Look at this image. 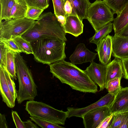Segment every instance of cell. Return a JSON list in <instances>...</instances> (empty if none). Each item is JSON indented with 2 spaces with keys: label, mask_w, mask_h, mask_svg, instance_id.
<instances>
[{
  "label": "cell",
  "mask_w": 128,
  "mask_h": 128,
  "mask_svg": "<svg viewBox=\"0 0 128 128\" xmlns=\"http://www.w3.org/2000/svg\"><path fill=\"white\" fill-rule=\"evenodd\" d=\"M66 34L55 14L49 12L42 13L32 26L22 36L30 42L48 37L56 38L66 42Z\"/></svg>",
  "instance_id": "obj_2"
},
{
  "label": "cell",
  "mask_w": 128,
  "mask_h": 128,
  "mask_svg": "<svg viewBox=\"0 0 128 128\" xmlns=\"http://www.w3.org/2000/svg\"><path fill=\"white\" fill-rule=\"evenodd\" d=\"M104 2L112 10L114 14L118 15L128 3V0H104Z\"/></svg>",
  "instance_id": "obj_24"
},
{
  "label": "cell",
  "mask_w": 128,
  "mask_h": 128,
  "mask_svg": "<svg viewBox=\"0 0 128 128\" xmlns=\"http://www.w3.org/2000/svg\"><path fill=\"white\" fill-rule=\"evenodd\" d=\"M16 74L18 82L17 101L21 104L26 100H34L38 95L37 86L31 72L20 53L15 55Z\"/></svg>",
  "instance_id": "obj_4"
},
{
  "label": "cell",
  "mask_w": 128,
  "mask_h": 128,
  "mask_svg": "<svg viewBox=\"0 0 128 128\" xmlns=\"http://www.w3.org/2000/svg\"><path fill=\"white\" fill-rule=\"evenodd\" d=\"M8 128V125L5 115L0 113V128Z\"/></svg>",
  "instance_id": "obj_39"
},
{
  "label": "cell",
  "mask_w": 128,
  "mask_h": 128,
  "mask_svg": "<svg viewBox=\"0 0 128 128\" xmlns=\"http://www.w3.org/2000/svg\"><path fill=\"white\" fill-rule=\"evenodd\" d=\"M62 1L63 2H64V3H65V0H62Z\"/></svg>",
  "instance_id": "obj_44"
},
{
  "label": "cell",
  "mask_w": 128,
  "mask_h": 128,
  "mask_svg": "<svg viewBox=\"0 0 128 128\" xmlns=\"http://www.w3.org/2000/svg\"><path fill=\"white\" fill-rule=\"evenodd\" d=\"M112 54L121 59L128 58V37L114 34L112 36Z\"/></svg>",
  "instance_id": "obj_13"
},
{
  "label": "cell",
  "mask_w": 128,
  "mask_h": 128,
  "mask_svg": "<svg viewBox=\"0 0 128 128\" xmlns=\"http://www.w3.org/2000/svg\"><path fill=\"white\" fill-rule=\"evenodd\" d=\"M66 20L63 26L65 32L77 37L83 32L84 24L77 16L66 15Z\"/></svg>",
  "instance_id": "obj_15"
},
{
  "label": "cell",
  "mask_w": 128,
  "mask_h": 128,
  "mask_svg": "<svg viewBox=\"0 0 128 128\" xmlns=\"http://www.w3.org/2000/svg\"><path fill=\"white\" fill-rule=\"evenodd\" d=\"M114 96L110 107V114L128 112V87L121 86Z\"/></svg>",
  "instance_id": "obj_12"
},
{
  "label": "cell",
  "mask_w": 128,
  "mask_h": 128,
  "mask_svg": "<svg viewBox=\"0 0 128 128\" xmlns=\"http://www.w3.org/2000/svg\"><path fill=\"white\" fill-rule=\"evenodd\" d=\"M31 120L41 128H64L58 124L51 122L47 120L36 117L30 116Z\"/></svg>",
  "instance_id": "obj_27"
},
{
  "label": "cell",
  "mask_w": 128,
  "mask_h": 128,
  "mask_svg": "<svg viewBox=\"0 0 128 128\" xmlns=\"http://www.w3.org/2000/svg\"><path fill=\"white\" fill-rule=\"evenodd\" d=\"M4 68L8 86L14 99L15 100L17 97V92L16 89L15 83L13 79H12L6 69Z\"/></svg>",
  "instance_id": "obj_32"
},
{
  "label": "cell",
  "mask_w": 128,
  "mask_h": 128,
  "mask_svg": "<svg viewBox=\"0 0 128 128\" xmlns=\"http://www.w3.org/2000/svg\"><path fill=\"white\" fill-rule=\"evenodd\" d=\"M65 41L56 38H40L30 42L34 59L37 62L50 65L64 60Z\"/></svg>",
  "instance_id": "obj_3"
},
{
  "label": "cell",
  "mask_w": 128,
  "mask_h": 128,
  "mask_svg": "<svg viewBox=\"0 0 128 128\" xmlns=\"http://www.w3.org/2000/svg\"><path fill=\"white\" fill-rule=\"evenodd\" d=\"M113 115L114 113L106 117L97 128H109Z\"/></svg>",
  "instance_id": "obj_36"
},
{
  "label": "cell",
  "mask_w": 128,
  "mask_h": 128,
  "mask_svg": "<svg viewBox=\"0 0 128 128\" xmlns=\"http://www.w3.org/2000/svg\"><path fill=\"white\" fill-rule=\"evenodd\" d=\"M32 120H28L26 122H24L25 128H38L39 127L33 123Z\"/></svg>",
  "instance_id": "obj_40"
},
{
  "label": "cell",
  "mask_w": 128,
  "mask_h": 128,
  "mask_svg": "<svg viewBox=\"0 0 128 128\" xmlns=\"http://www.w3.org/2000/svg\"><path fill=\"white\" fill-rule=\"evenodd\" d=\"M107 64H97L93 61L84 70L92 80L99 86V91L105 88Z\"/></svg>",
  "instance_id": "obj_10"
},
{
  "label": "cell",
  "mask_w": 128,
  "mask_h": 128,
  "mask_svg": "<svg viewBox=\"0 0 128 128\" xmlns=\"http://www.w3.org/2000/svg\"><path fill=\"white\" fill-rule=\"evenodd\" d=\"M118 128H128V112H126L122 123Z\"/></svg>",
  "instance_id": "obj_41"
},
{
  "label": "cell",
  "mask_w": 128,
  "mask_h": 128,
  "mask_svg": "<svg viewBox=\"0 0 128 128\" xmlns=\"http://www.w3.org/2000/svg\"><path fill=\"white\" fill-rule=\"evenodd\" d=\"M110 114V107L104 106L96 108L86 113L82 118L86 128H97L102 121Z\"/></svg>",
  "instance_id": "obj_9"
},
{
  "label": "cell",
  "mask_w": 128,
  "mask_h": 128,
  "mask_svg": "<svg viewBox=\"0 0 128 128\" xmlns=\"http://www.w3.org/2000/svg\"><path fill=\"white\" fill-rule=\"evenodd\" d=\"M54 8V13L56 15L66 16L64 6V4L62 0H52Z\"/></svg>",
  "instance_id": "obj_33"
},
{
  "label": "cell",
  "mask_w": 128,
  "mask_h": 128,
  "mask_svg": "<svg viewBox=\"0 0 128 128\" xmlns=\"http://www.w3.org/2000/svg\"><path fill=\"white\" fill-rule=\"evenodd\" d=\"M12 115L13 120L16 128H25L24 122L21 120L16 111L12 110Z\"/></svg>",
  "instance_id": "obj_35"
},
{
  "label": "cell",
  "mask_w": 128,
  "mask_h": 128,
  "mask_svg": "<svg viewBox=\"0 0 128 128\" xmlns=\"http://www.w3.org/2000/svg\"><path fill=\"white\" fill-rule=\"evenodd\" d=\"M28 6L23 0H16L10 13V18H20L25 17Z\"/></svg>",
  "instance_id": "obj_20"
},
{
  "label": "cell",
  "mask_w": 128,
  "mask_h": 128,
  "mask_svg": "<svg viewBox=\"0 0 128 128\" xmlns=\"http://www.w3.org/2000/svg\"><path fill=\"white\" fill-rule=\"evenodd\" d=\"M128 24V3L120 14L114 18L113 28L114 34L117 35Z\"/></svg>",
  "instance_id": "obj_19"
},
{
  "label": "cell",
  "mask_w": 128,
  "mask_h": 128,
  "mask_svg": "<svg viewBox=\"0 0 128 128\" xmlns=\"http://www.w3.org/2000/svg\"><path fill=\"white\" fill-rule=\"evenodd\" d=\"M126 112L114 113L109 128H118L122 123Z\"/></svg>",
  "instance_id": "obj_31"
},
{
  "label": "cell",
  "mask_w": 128,
  "mask_h": 128,
  "mask_svg": "<svg viewBox=\"0 0 128 128\" xmlns=\"http://www.w3.org/2000/svg\"><path fill=\"white\" fill-rule=\"evenodd\" d=\"M0 42L3 44L4 48L10 50L15 53H20L22 50L14 41L13 39H5L0 38Z\"/></svg>",
  "instance_id": "obj_29"
},
{
  "label": "cell",
  "mask_w": 128,
  "mask_h": 128,
  "mask_svg": "<svg viewBox=\"0 0 128 128\" xmlns=\"http://www.w3.org/2000/svg\"><path fill=\"white\" fill-rule=\"evenodd\" d=\"M56 16L58 21L63 26L65 23L66 18V16L62 15H56Z\"/></svg>",
  "instance_id": "obj_43"
},
{
  "label": "cell",
  "mask_w": 128,
  "mask_h": 128,
  "mask_svg": "<svg viewBox=\"0 0 128 128\" xmlns=\"http://www.w3.org/2000/svg\"><path fill=\"white\" fill-rule=\"evenodd\" d=\"M47 1L48 3L49 4L50 0H47Z\"/></svg>",
  "instance_id": "obj_45"
},
{
  "label": "cell",
  "mask_w": 128,
  "mask_h": 128,
  "mask_svg": "<svg viewBox=\"0 0 128 128\" xmlns=\"http://www.w3.org/2000/svg\"><path fill=\"white\" fill-rule=\"evenodd\" d=\"M0 66H2L4 68H6L7 49L4 47L3 44L1 42L0 43Z\"/></svg>",
  "instance_id": "obj_34"
},
{
  "label": "cell",
  "mask_w": 128,
  "mask_h": 128,
  "mask_svg": "<svg viewBox=\"0 0 128 128\" xmlns=\"http://www.w3.org/2000/svg\"><path fill=\"white\" fill-rule=\"evenodd\" d=\"M104 1L96 0L88 8L86 19L95 32L113 21L114 14Z\"/></svg>",
  "instance_id": "obj_6"
},
{
  "label": "cell",
  "mask_w": 128,
  "mask_h": 128,
  "mask_svg": "<svg viewBox=\"0 0 128 128\" xmlns=\"http://www.w3.org/2000/svg\"><path fill=\"white\" fill-rule=\"evenodd\" d=\"M28 7H34L44 10L49 6L47 0H23Z\"/></svg>",
  "instance_id": "obj_30"
},
{
  "label": "cell",
  "mask_w": 128,
  "mask_h": 128,
  "mask_svg": "<svg viewBox=\"0 0 128 128\" xmlns=\"http://www.w3.org/2000/svg\"><path fill=\"white\" fill-rule=\"evenodd\" d=\"M16 0H0V22L10 19V13Z\"/></svg>",
  "instance_id": "obj_22"
},
{
  "label": "cell",
  "mask_w": 128,
  "mask_h": 128,
  "mask_svg": "<svg viewBox=\"0 0 128 128\" xmlns=\"http://www.w3.org/2000/svg\"><path fill=\"white\" fill-rule=\"evenodd\" d=\"M35 20L25 17L0 22V38L10 39L22 36L31 28Z\"/></svg>",
  "instance_id": "obj_7"
},
{
  "label": "cell",
  "mask_w": 128,
  "mask_h": 128,
  "mask_svg": "<svg viewBox=\"0 0 128 128\" xmlns=\"http://www.w3.org/2000/svg\"><path fill=\"white\" fill-rule=\"evenodd\" d=\"M49 65L50 72L53 76L62 83L68 85L72 89L81 92L94 94L98 91L96 84L84 70L71 62L63 60Z\"/></svg>",
  "instance_id": "obj_1"
},
{
  "label": "cell",
  "mask_w": 128,
  "mask_h": 128,
  "mask_svg": "<svg viewBox=\"0 0 128 128\" xmlns=\"http://www.w3.org/2000/svg\"><path fill=\"white\" fill-rule=\"evenodd\" d=\"M113 28V23L110 22L98 31L95 32L94 35L89 38V42L96 45L100 41L111 32Z\"/></svg>",
  "instance_id": "obj_21"
},
{
  "label": "cell",
  "mask_w": 128,
  "mask_h": 128,
  "mask_svg": "<svg viewBox=\"0 0 128 128\" xmlns=\"http://www.w3.org/2000/svg\"><path fill=\"white\" fill-rule=\"evenodd\" d=\"M0 92L2 101L10 108L15 106V101L10 90L6 80L3 67L0 66Z\"/></svg>",
  "instance_id": "obj_16"
},
{
  "label": "cell",
  "mask_w": 128,
  "mask_h": 128,
  "mask_svg": "<svg viewBox=\"0 0 128 128\" xmlns=\"http://www.w3.org/2000/svg\"><path fill=\"white\" fill-rule=\"evenodd\" d=\"M16 53L7 49L6 69L12 78L17 80L15 55Z\"/></svg>",
  "instance_id": "obj_23"
},
{
  "label": "cell",
  "mask_w": 128,
  "mask_h": 128,
  "mask_svg": "<svg viewBox=\"0 0 128 128\" xmlns=\"http://www.w3.org/2000/svg\"><path fill=\"white\" fill-rule=\"evenodd\" d=\"M95 50L101 64L106 65L110 63L112 54V36L108 34L101 40Z\"/></svg>",
  "instance_id": "obj_14"
},
{
  "label": "cell",
  "mask_w": 128,
  "mask_h": 128,
  "mask_svg": "<svg viewBox=\"0 0 128 128\" xmlns=\"http://www.w3.org/2000/svg\"><path fill=\"white\" fill-rule=\"evenodd\" d=\"M121 79L117 78L110 80L105 86L108 92L115 94L120 89Z\"/></svg>",
  "instance_id": "obj_26"
},
{
  "label": "cell",
  "mask_w": 128,
  "mask_h": 128,
  "mask_svg": "<svg viewBox=\"0 0 128 128\" xmlns=\"http://www.w3.org/2000/svg\"><path fill=\"white\" fill-rule=\"evenodd\" d=\"M44 10L34 7H28L25 17L34 20H38Z\"/></svg>",
  "instance_id": "obj_28"
},
{
  "label": "cell",
  "mask_w": 128,
  "mask_h": 128,
  "mask_svg": "<svg viewBox=\"0 0 128 128\" xmlns=\"http://www.w3.org/2000/svg\"><path fill=\"white\" fill-rule=\"evenodd\" d=\"M25 109L30 116L47 120L58 124L64 125L68 118L67 111L57 110L42 102L34 100L27 102Z\"/></svg>",
  "instance_id": "obj_5"
},
{
  "label": "cell",
  "mask_w": 128,
  "mask_h": 128,
  "mask_svg": "<svg viewBox=\"0 0 128 128\" xmlns=\"http://www.w3.org/2000/svg\"><path fill=\"white\" fill-rule=\"evenodd\" d=\"M68 0L70 2L72 8L70 14L77 16L82 21L83 20L86 19L87 10L91 4L90 0Z\"/></svg>",
  "instance_id": "obj_18"
},
{
  "label": "cell",
  "mask_w": 128,
  "mask_h": 128,
  "mask_svg": "<svg viewBox=\"0 0 128 128\" xmlns=\"http://www.w3.org/2000/svg\"><path fill=\"white\" fill-rule=\"evenodd\" d=\"M64 8L66 14V16L72 14V7L70 2L68 0H65Z\"/></svg>",
  "instance_id": "obj_38"
},
{
  "label": "cell",
  "mask_w": 128,
  "mask_h": 128,
  "mask_svg": "<svg viewBox=\"0 0 128 128\" xmlns=\"http://www.w3.org/2000/svg\"><path fill=\"white\" fill-rule=\"evenodd\" d=\"M97 54V53L90 50L84 44L80 43L77 45L75 50L70 57L69 59L74 64H81L93 61Z\"/></svg>",
  "instance_id": "obj_11"
},
{
  "label": "cell",
  "mask_w": 128,
  "mask_h": 128,
  "mask_svg": "<svg viewBox=\"0 0 128 128\" xmlns=\"http://www.w3.org/2000/svg\"><path fill=\"white\" fill-rule=\"evenodd\" d=\"M15 42L22 50V52L26 54H33L32 48L30 42L22 36H19L13 38Z\"/></svg>",
  "instance_id": "obj_25"
},
{
  "label": "cell",
  "mask_w": 128,
  "mask_h": 128,
  "mask_svg": "<svg viewBox=\"0 0 128 128\" xmlns=\"http://www.w3.org/2000/svg\"><path fill=\"white\" fill-rule=\"evenodd\" d=\"M121 60L123 71V77L128 80V58Z\"/></svg>",
  "instance_id": "obj_37"
},
{
  "label": "cell",
  "mask_w": 128,
  "mask_h": 128,
  "mask_svg": "<svg viewBox=\"0 0 128 128\" xmlns=\"http://www.w3.org/2000/svg\"><path fill=\"white\" fill-rule=\"evenodd\" d=\"M117 35L121 36L128 37V24Z\"/></svg>",
  "instance_id": "obj_42"
},
{
  "label": "cell",
  "mask_w": 128,
  "mask_h": 128,
  "mask_svg": "<svg viewBox=\"0 0 128 128\" xmlns=\"http://www.w3.org/2000/svg\"></svg>",
  "instance_id": "obj_46"
},
{
  "label": "cell",
  "mask_w": 128,
  "mask_h": 128,
  "mask_svg": "<svg viewBox=\"0 0 128 128\" xmlns=\"http://www.w3.org/2000/svg\"><path fill=\"white\" fill-rule=\"evenodd\" d=\"M123 76L122 60L115 57L112 61L107 64L105 86L110 80L117 78L121 79Z\"/></svg>",
  "instance_id": "obj_17"
},
{
  "label": "cell",
  "mask_w": 128,
  "mask_h": 128,
  "mask_svg": "<svg viewBox=\"0 0 128 128\" xmlns=\"http://www.w3.org/2000/svg\"><path fill=\"white\" fill-rule=\"evenodd\" d=\"M114 96V94L108 92L97 101L86 107L79 108L68 107V118L75 116L82 118L86 113L96 108L104 106L110 107Z\"/></svg>",
  "instance_id": "obj_8"
}]
</instances>
